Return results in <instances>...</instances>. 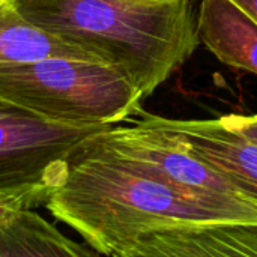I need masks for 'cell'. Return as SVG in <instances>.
<instances>
[{"label":"cell","mask_w":257,"mask_h":257,"mask_svg":"<svg viewBox=\"0 0 257 257\" xmlns=\"http://www.w3.org/2000/svg\"><path fill=\"white\" fill-rule=\"evenodd\" d=\"M93 137L72 155L63 181L44 206L96 253L111 257L157 229L233 221L105 149Z\"/></svg>","instance_id":"6da1fadb"},{"label":"cell","mask_w":257,"mask_h":257,"mask_svg":"<svg viewBox=\"0 0 257 257\" xmlns=\"http://www.w3.org/2000/svg\"><path fill=\"white\" fill-rule=\"evenodd\" d=\"M33 24L96 54L151 96L199 45L191 0H14Z\"/></svg>","instance_id":"7a4b0ae2"},{"label":"cell","mask_w":257,"mask_h":257,"mask_svg":"<svg viewBox=\"0 0 257 257\" xmlns=\"http://www.w3.org/2000/svg\"><path fill=\"white\" fill-rule=\"evenodd\" d=\"M0 101L50 122L87 126L117 125L143 110L142 93L116 68L59 57L0 66Z\"/></svg>","instance_id":"3957f363"},{"label":"cell","mask_w":257,"mask_h":257,"mask_svg":"<svg viewBox=\"0 0 257 257\" xmlns=\"http://www.w3.org/2000/svg\"><path fill=\"white\" fill-rule=\"evenodd\" d=\"M93 139L160 181L220 209L233 221H257L256 205L193 154L158 114L142 110L130 123L111 125Z\"/></svg>","instance_id":"277c9868"},{"label":"cell","mask_w":257,"mask_h":257,"mask_svg":"<svg viewBox=\"0 0 257 257\" xmlns=\"http://www.w3.org/2000/svg\"><path fill=\"white\" fill-rule=\"evenodd\" d=\"M105 128L50 122L0 101V191H53L72 155Z\"/></svg>","instance_id":"5b68a950"},{"label":"cell","mask_w":257,"mask_h":257,"mask_svg":"<svg viewBox=\"0 0 257 257\" xmlns=\"http://www.w3.org/2000/svg\"><path fill=\"white\" fill-rule=\"evenodd\" d=\"M111 257H257V221H209L157 229Z\"/></svg>","instance_id":"8992f818"},{"label":"cell","mask_w":257,"mask_h":257,"mask_svg":"<svg viewBox=\"0 0 257 257\" xmlns=\"http://www.w3.org/2000/svg\"><path fill=\"white\" fill-rule=\"evenodd\" d=\"M200 160L217 170L244 199L257 206V140L241 136L215 119H170L160 116Z\"/></svg>","instance_id":"52a82bcc"},{"label":"cell","mask_w":257,"mask_h":257,"mask_svg":"<svg viewBox=\"0 0 257 257\" xmlns=\"http://www.w3.org/2000/svg\"><path fill=\"white\" fill-rule=\"evenodd\" d=\"M199 41L224 65L257 75V21L233 0H200Z\"/></svg>","instance_id":"ba28073f"},{"label":"cell","mask_w":257,"mask_h":257,"mask_svg":"<svg viewBox=\"0 0 257 257\" xmlns=\"http://www.w3.org/2000/svg\"><path fill=\"white\" fill-rule=\"evenodd\" d=\"M54 57L105 63L81 45L29 21L14 0H0V66L26 65Z\"/></svg>","instance_id":"9c48e42d"},{"label":"cell","mask_w":257,"mask_h":257,"mask_svg":"<svg viewBox=\"0 0 257 257\" xmlns=\"http://www.w3.org/2000/svg\"><path fill=\"white\" fill-rule=\"evenodd\" d=\"M0 257H99L92 247L65 236L32 209L12 215L0 227Z\"/></svg>","instance_id":"30bf717a"},{"label":"cell","mask_w":257,"mask_h":257,"mask_svg":"<svg viewBox=\"0 0 257 257\" xmlns=\"http://www.w3.org/2000/svg\"><path fill=\"white\" fill-rule=\"evenodd\" d=\"M51 191L47 188L0 191V227L17 212L44 205Z\"/></svg>","instance_id":"8fae6325"},{"label":"cell","mask_w":257,"mask_h":257,"mask_svg":"<svg viewBox=\"0 0 257 257\" xmlns=\"http://www.w3.org/2000/svg\"><path fill=\"white\" fill-rule=\"evenodd\" d=\"M257 21V0H233Z\"/></svg>","instance_id":"7c38bea8"},{"label":"cell","mask_w":257,"mask_h":257,"mask_svg":"<svg viewBox=\"0 0 257 257\" xmlns=\"http://www.w3.org/2000/svg\"><path fill=\"white\" fill-rule=\"evenodd\" d=\"M126 2H139V3H158V2H169V0H126Z\"/></svg>","instance_id":"4fadbf2b"}]
</instances>
